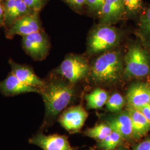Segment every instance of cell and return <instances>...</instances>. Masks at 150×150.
I'll use <instances>...</instances> for the list:
<instances>
[{"instance_id":"4316f807","label":"cell","mask_w":150,"mask_h":150,"mask_svg":"<svg viewBox=\"0 0 150 150\" xmlns=\"http://www.w3.org/2000/svg\"><path fill=\"white\" fill-rule=\"evenodd\" d=\"M137 110L142 113L145 117L150 121V106L149 104L140 108Z\"/></svg>"},{"instance_id":"7c38bea8","label":"cell","mask_w":150,"mask_h":150,"mask_svg":"<svg viewBox=\"0 0 150 150\" xmlns=\"http://www.w3.org/2000/svg\"><path fill=\"white\" fill-rule=\"evenodd\" d=\"M4 26L7 30L15 22L23 16L35 12L23 0H2Z\"/></svg>"},{"instance_id":"8992f818","label":"cell","mask_w":150,"mask_h":150,"mask_svg":"<svg viewBox=\"0 0 150 150\" xmlns=\"http://www.w3.org/2000/svg\"><path fill=\"white\" fill-rule=\"evenodd\" d=\"M22 47L34 61H42L49 54L51 43L45 30L22 36Z\"/></svg>"},{"instance_id":"ba28073f","label":"cell","mask_w":150,"mask_h":150,"mask_svg":"<svg viewBox=\"0 0 150 150\" xmlns=\"http://www.w3.org/2000/svg\"><path fill=\"white\" fill-rule=\"evenodd\" d=\"M88 113L82 105L73 106L66 108L61 113L59 122L70 134L80 131L88 117Z\"/></svg>"},{"instance_id":"7a4b0ae2","label":"cell","mask_w":150,"mask_h":150,"mask_svg":"<svg viewBox=\"0 0 150 150\" xmlns=\"http://www.w3.org/2000/svg\"><path fill=\"white\" fill-rule=\"evenodd\" d=\"M123 55L113 49L99 54L90 64L88 77L98 86H112L123 80Z\"/></svg>"},{"instance_id":"277c9868","label":"cell","mask_w":150,"mask_h":150,"mask_svg":"<svg viewBox=\"0 0 150 150\" xmlns=\"http://www.w3.org/2000/svg\"><path fill=\"white\" fill-rule=\"evenodd\" d=\"M123 37L121 30L113 25L99 23L88 34L86 53L93 56L113 50L122 42Z\"/></svg>"},{"instance_id":"83f0119b","label":"cell","mask_w":150,"mask_h":150,"mask_svg":"<svg viewBox=\"0 0 150 150\" xmlns=\"http://www.w3.org/2000/svg\"><path fill=\"white\" fill-rule=\"evenodd\" d=\"M4 26V9L2 0H0V27Z\"/></svg>"},{"instance_id":"484cf974","label":"cell","mask_w":150,"mask_h":150,"mask_svg":"<svg viewBox=\"0 0 150 150\" xmlns=\"http://www.w3.org/2000/svg\"><path fill=\"white\" fill-rule=\"evenodd\" d=\"M132 150H150V136L135 144Z\"/></svg>"},{"instance_id":"5b68a950","label":"cell","mask_w":150,"mask_h":150,"mask_svg":"<svg viewBox=\"0 0 150 150\" xmlns=\"http://www.w3.org/2000/svg\"><path fill=\"white\" fill-rule=\"evenodd\" d=\"M90 64L86 56L79 54H67L59 66L52 71L73 85H76L88 77Z\"/></svg>"},{"instance_id":"8fae6325","label":"cell","mask_w":150,"mask_h":150,"mask_svg":"<svg viewBox=\"0 0 150 150\" xmlns=\"http://www.w3.org/2000/svg\"><path fill=\"white\" fill-rule=\"evenodd\" d=\"M150 97V83L139 81L131 83L126 94L127 107L139 110L149 104Z\"/></svg>"},{"instance_id":"6da1fadb","label":"cell","mask_w":150,"mask_h":150,"mask_svg":"<svg viewBox=\"0 0 150 150\" xmlns=\"http://www.w3.org/2000/svg\"><path fill=\"white\" fill-rule=\"evenodd\" d=\"M43 99L45 113L42 129L51 126L57 117L75 100V85L52 72L44 79L39 93Z\"/></svg>"},{"instance_id":"d6986e66","label":"cell","mask_w":150,"mask_h":150,"mask_svg":"<svg viewBox=\"0 0 150 150\" xmlns=\"http://www.w3.org/2000/svg\"><path fill=\"white\" fill-rule=\"evenodd\" d=\"M125 19L139 17L144 9V0H123Z\"/></svg>"},{"instance_id":"ffe728a7","label":"cell","mask_w":150,"mask_h":150,"mask_svg":"<svg viewBox=\"0 0 150 150\" xmlns=\"http://www.w3.org/2000/svg\"><path fill=\"white\" fill-rule=\"evenodd\" d=\"M112 129L107 123L103 122L93 127L87 129L84 132L86 136L96 140L97 142L101 141L111 133Z\"/></svg>"},{"instance_id":"7402d4cb","label":"cell","mask_w":150,"mask_h":150,"mask_svg":"<svg viewBox=\"0 0 150 150\" xmlns=\"http://www.w3.org/2000/svg\"><path fill=\"white\" fill-rule=\"evenodd\" d=\"M126 104V98L119 92H116L109 96L105 105L106 110L111 113L119 112L123 110Z\"/></svg>"},{"instance_id":"cb8c5ba5","label":"cell","mask_w":150,"mask_h":150,"mask_svg":"<svg viewBox=\"0 0 150 150\" xmlns=\"http://www.w3.org/2000/svg\"><path fill=\"white\" fill-rule=\"evenodd\" d=\"M76 13L82 14L86 9V0H61Z\"/></svg>"},{"instance_id":"603a6c76","label":"cell","mask_w":150,"mask_h":150,"mask_svg":"<svg viewBox=\"0 0 150 150\" xmlns=\"http://www.w3.org/2000/svg\"><path fill=\"white\" fill-rule=\"evenodd\" d=\"M105 0H86L85 10L89 15L99 16Z\"/></svg>"},{"instance_id":"d4e9b609","label":"cell","mask_w":150,"mask_h":150,"mask_svg":"<svg viewBox=\"0 0 150 150\" xmlns=\"http://www.w3.org/2000/svg\"><path fill=\"white\" fill-rule=\"evenodd\" d=\"M33 11L40 12L47 4L49 0H23Z\"/></svg>"},{"instance_id":"3957f363","label":"cell","mask_w":150,"mask_h":150,"mask_svg":"<svg viewBox=\"0 0 150 150\" xmlns=\"http://www.w3.org/2000/svg\"><path fill=\"white\" fill-rule=\"evenodd\" d=\"M123 80L144 79L150 76V50L140 41L131 43L123 55Z\"/></svg>"},{"instance_id":"4fadbf2b","label":"cell","mask_w":150,"mask_h":150,"mask_svg":"<svg viewBox=\"0 0 150 150\" xmlns=\"http://www.w3.org/2000/svg\"><path fill=\"white\" fill-rule=\"evenodd\" d=\"M98 18L99 23L110 25L125 19L123 0H105Z\"/></svg>"},{"instance_id":"44dd1931","label":"cell","mask_w":150,"mask_h":150,"mask_svg":"<svg viewBox=\"0 0 150 150\" xmlns=\"http://www.w3.org/2000/svg\"><path fill=\"white\" fill-rule=\"evenodd\" d=\"M125 141L120 134L112 131L101 141L97 142L96 147L100 150H113L123 145Z\"/></svg>"},{"instance_id":"9a60e30c","label":"cell","mask_w":150,"mask_h":150,"mask_svg":"<svg viewBox=\"0 0 150 150\" xmlns=\"http://www.w3.org/2000/svg\"><path fill=\"white\" fill-rule=\"evenodd\" d=\"M8 63L11 68V72L16 77L23 83L40 88L44 84V80L36 75L31 67L26 64L16 63L13 59L8 60Z\"/></svg>"},{"instance_id":"9c48e42d","label":"cell","mask_w":150,"mask_h":150,"mask_svg":"<svg viewBox=\"0 0 150 150\" xmlns=\"http://www.w3.org/2000/svg\"><path fill=\"white\" fill-rule=\"evenodd\" d=\"M103 122L107 123L112 131L121 135L125 142H133L132 120L129 110L105 115L102 117Z\"/></svg>"},{"instance_id":"ac0fdd59","label":"cell","mask_w":150,"mask_h":150,"mask_svg":"<svg viewBox=\"0 0 150 150\" xmlns=\"http://www.w3.org/2000/svg\"><path fill=\"white\" fill-rule=\"evenodd\" d=\"M108 97L107 91L102 88L97 87L85 95L87 108L88 110L101 108L106 105Z\"/></svg>"},{"instance_id":"e0dca14e","label":"cell","mask_w":150,"mask_h":150,"mask_svg":"<svg viewBox=\"0 0 150 150\" xmlns=\"http://www.w3.org/2000/svg\"><path fill=\"white\" fill-rule=\"evenodd\" d=\"M139 18L137 35L139 41L150 50V5L144 8Z\"/></svg>"},{"instance_id":"5bb4252c","label":"cell","mask_w":150,"mask_h":150,"mask_svg":"<svg viewBox=\"0 0 150 150\" xmlns=\"http://www.w3.org/2000/svg\"><path fill=\"white\" fill-rule=\"evenodd\" d=\"M39 91L38 88L23 83L11 71L4 80L0 81V92L5 96H13L30 92L39 93Z\"/></svg>"},{"instance_id":"52a82bcc","label":"cell","mask_w":150,"mask_h":150,"mask_svg":"<svg viewBox=\"0 0 150 150\" xmlns=\"http://www.w3.org/2000/svg\"><path fill=\"white\" fill-rule=\"evenodd\" d=\"M44 30L40 17V12L35 11L17 20L5 30L6 37L12 39L16 35L25 36L33 32Z\"/></svg>"},{"instance_id":"f1b7e54d","label":"cell","mask_w":150,"mask_h":150,"mask_svg":"<svg viewBox=\"0 0 150 150\" xmlns=\"http://www.w3.org/2000/svg\"><path fill=\"white\" fill-rule=\"evenodd\" d=\"M92 150H98V149H92ZM113 150H129V149L127 146H125L124 145H121V146H119L118 147H117V148H116L115 149Z\"/></svg>"},{"instance_id":"2e32d148","label":"cell","mask_w":150,"mask_h":150,"mask_svg":"<svg viewBox=\"0 0 150 150\" xmlns=\"http://www.w3.org/2000/svg\"><path fill=\"white\" fill-rule=\"evenodd\" d=\"M132 125V139L137 141L145 137L150 131V121L136 109L127 107Z\"/></svg>"},{"instance_id":"30bf717a","label":"cell","mask_w":150,"mask_h":150,"mask_svg":"<svg viewBox=\"0 0 150 150\" xmlns=\"http://www.w3.org/2000/svg\"><path fill=\"white\" fill-rule=\"evenodd\" d=\"M29 142L43 150H79L70 145L68 138L64 135H46L40 132L30 138Z\"/></svg>"},{"instance_id":"f546056e","label":"cell","mask_w":150,"mask_h":150,"mask_svg":"<svg viewBox=\"0 0 150 150\" xmlns=\"http://www.w3.org/2000/svg\"><path fill=\"white\" fill-rule=\"evenodd\" d=\"M149 105L150 106V100H149Z\"/></svg>"}]
</instances>
